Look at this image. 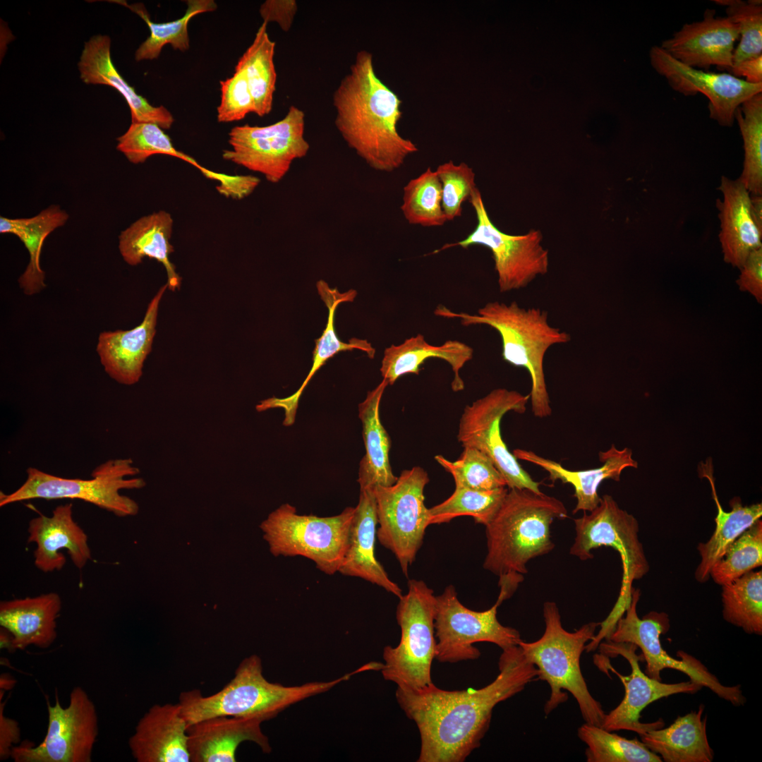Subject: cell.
<instances>
[{
	"label": "cell",
	"instance_id": "cell-23",
	"mask_svg": "<svg viewBox=\"0 0 762 762\" xmlns=\"http://www.w3.org/2000/svg\"><path fill=\"white\" fill-rule=\"evenodd\" d=\"M265 720L261 716H218L189 725L187 735L190 761H236L238 746L246 741L255 742L264 753H270L269 739L260 727Z\"/></svg>",
	"mask_w": 762,
	"mask_h": 762
},
{
	"label": "cell",
	"instance_id": "cell-14",
	"mask_svg": "<svg viewBox=\"0 0 762 762\" xmlns=\"http://www.w3.org/2000/svg\"><path fill=\"white\" fill-rule=\"evenodd\" d=\"M304 132L305 114L291 105L284 117L272 124L234 127L229 133L231 149L224 150L222 157L276 183L288 173L294 160L308 154L310 144Z\"/></svg>",
	"mask_w": 762,
	"mask_h": 762
},
{
	"label": "cell",
	"instance_id": "cell-43",
	"mask_svg": "<svg viewBox=\"0 0 762 762\" xmlns=\"http://www.w3.org/2000/svg\"><path fill=\"white\" fill-rule=\"evenodd\" d=\"M508 489L478 490L455 487L442 502L429 508L430 525L447 523L455 517L470 516L477 524L486 526L500 507Z\"/></svg>",
	"mask_w": 762,
	"mask_h": 762
},
{
	"label": "cell",
	"instance_id": "cell-47",
	"mask_svg": "<svg viewBox=\"0 0 762 762\" xmlns=\"http://www.w3.org/2000/svg\"><path fill=\"white\" fill-rule=\"evenodd\" d=\"M725 7L727 18L738 28L739 42L734 50L733 66L762 55V1L714 0Z\"/></svg>",
	"mask_w": 762,
	"mask_h": 762
},
{
	"label": "cell",
	"instance_id": "cell-38",
	"mask_svg": "<svg viewBox=\"0 0 762 762\" xmlns=\"http://www.w3.org/2000/svg\"><path fill=\"white\" fill-rule=\"evenodd\" d=\"M125 6L138 14L147 23L150 36L139 46L135 54L137 61L153 60L157 59L163 48L167 44L174 49L184 52L189 49L190 40L188 33V24L196 15L211 12L217 9V6L213 0H188L187 9L184 15L175 20L166 23L152 22L144 5L140 3L128 4L124 1H109Z\"/></svg>",
	"mask_w": 762,
	"mask_h": 762
},
{
	"label": "cell",
	"instance_id": "cell-51",
	"mask_svg": "<svg viewBox=\"0 0 762 762\" xmlns=\"http://www.w3.org/2000/svg\"><path fill=\"white\" fill-rule=\"evenodd\" d=\"M297 11L295 0H267L259 9L263 22H276L284 32L291 28Z\"/></svg>",
	"mask_w": 762,
	"mask_h": 762
},
{
	"label": "cell",
	"instance_id": "cell-16",
	"mask_svg": "<svg viewBox=\"0 0 762 762\" xmlns=\"http://www.w3.org/2000/svg\"><path fill=\"white\" fill-rule=\"evenodd\" d=\"M529 399V394L524 395L515 390L492 389L465 407L459 421L457 440L463 447H473L487 454L509 489H528L540 493L541 483L535 481L521 467L507 447L500 432L503 416L509 411L524 413Z\"/></svg>",
	"mask_w": 762,
	"mask_h": 762
},
{
	"label": "cell",
	"instance_id": "cell-25",
	"mask_svg": "<svg viewBox=\"0 0 762 762\" xmlns=\"http://www.w3.org/2000/svg\"><path fill=\"white\" fill-rule=\"evenodd\" d=\"M377 526L374 488L360 489L346 552L338 572L376 584L399 599L403 595L402 590L389 579L375 555Z\"/></svg>",
	"mask_w": 762,
	"mask_h": 762
},
{
	"label": "cell",
	"instance_id": "cell-46",
	"mask_svg": "<svg viewBox=\"0 0 762 762\" xmlns=\"http://www.w3.org/2000/svg\"><path fill=\"white\" fill-rule=\"evenodd\" d=\"M435 459L452 476L455 487L478 490L507 487L505 480L491 459L476 448L464 447L459 458L454 461L442 455H436Z\"/></svg>",
	"mask_w": 762,
	"mask_h": 762
},
{
	"label": "cell",
	"instance_id": "cell-17",
	"mask_svg": "<svg viewBox=\"0 0 762 762\" xmlns=\"http://www.w3.org/2000/svg\"><path fill=\"white\" fill-rule=\"evenodd\" d=\"M54 705L47 698V730L37 746L25 742L13 746L11 757L15 762H90L98 735V716L95 703L80 687L70 694L68 706L63 707L56 693Z\"/></svg>",
	"mask_w": 762,
	"mask_h": 762
},
{
	"label": "cell",
	"instance_id": "cell-3",
	"mask_svg": "<svg viewBox=\"0 0 762 762\" xmlns=\"http://www.w3.org/2000/svg\"><path fill=\"white\" fill-rule=\"evenodd\" d=\"M437 316L459 318L465 326L485 325L495 329L502 341L504 361L526 369L531 380L529 394L533 413L543 418L552 413L544 373V358L550 348L567 344L571 336L551 325L548 312L539 308H524L516 301H491L477 314L455 313L442 305L435 310Z\"/></svg>",
	"mask_w": 762,
	"mask_h": 762
},
{
	"label": "cell",
	"instance_id": "cell-53",
	"mask_svg": "<svg viewBox=\"0 0 762 762\" xmlns=\"http://www.w3.org/2000/svg\"><path fill=\"white\" fill-rule=\"evenodd\" d=\"M1 712L0 756L4 759L11 756V744L19 739V728L15 720L6 718Z\"/></svg>",
	"mask_w": 762,
	"mask_h": 762
},
{
	"label": "cell",
	"instance_id": "cell-34",
	"mask_svg": "<svg viewBox=\"0 0 762 762\" xmlns=\"http://www.w3.org/2000/svg\"><path fill=\"white\" fill-rule=\"evenodd\" d=\"M173 223L171 214L162 210L138 219L119 236V248L125 262L134 266L145 257L157 260L167 271V284L171 291L181 285V277L169 260L174 252L170 243Z\"/></svg>",
	"mask_w": 762,
	"mask_h": 762
},
{
	"label": "cell",
	"instance_id": "cell-32",
	"mask_svg": "<svg viewBox=\"0 0 762 762\" xmlns=\"http://www.w3.org/2000/svg\"><path fill=\"white\" fill-rule=\"evenodd\" d=\"M698 473L710 482L713 498L717 506L715 519V528L710 538L706 543H700L697 550L701 561L695 571V578L700 583H705L710 577L713 565L723 556L728 548L748 528L762 516V504L742 505L739 497L732 498L730 502L732 509L723 510L718 500L713 478L712 461L708 459L700 464Z\"/></svg>",
	"mask_w": 762,
	"mask_h": 762
},
{
	"label": "cell",
	"instance_id": "cell-10",
	"mask_svg": "<svg viewBox=\"0 0 762 762\" xmlns=\"http://www.w3.org/2000/svg\"><path fill=\"white\" fill-rule=\"evenodd\" d=\"M354 512L349 507L332 516L302 515L285 503L269 514L260 528L273 555L302 556L332 575L344 559Z\"/></svg>",
	"mask_w": 762,
	"mask_h": 762
},
{
	"label": "cell",
	"instance_id": "cell-21",
	"mask_svg": "<svg viewBox=\"0 0 762 762\" xmlns=\"http://www.w3.org/2000/svg\"><path fill=\"white\" fill-rule=\"evenodd\" d=\"M28 543L36 545L34 562L47 573L61 570L66 557L59 551L66 549L74 565L82 569L91 560L87 536L75 521L73 504L57 506L51 516L40 514L29 522Z\"/></svg>",
	"mask_w": 762,
	"mask_h": 762
},
{
	"label": "cell",
	"instance_id": "cell-44",
	"mask_svg": "<svg viewBox=\"0 0 762 762\" xmlns=\"http://www.w3.org/2000/svg\"><path fill=\"white\" fill-rule=\"evenodd\" d=\"M401 210L410 224L440 226L447 222L442 207V185L428 167L404 187Z\"/></svg>",
	"mask_w": 762,
	"mask_h": 762
},
{
	"label": "cell",
	"instance_id": "cell-50",
	"mask_svg": "<svg viewBox=\"0 0 762 762\" xmlns=\"http://www.w3.org/2000/svg\"><path fill=\"white\" fill-rule=\"evenodd\" d=\"M737 284L741 291L749 292L762 303V248L751 252L743 266Z\"/></svg>",
	"mask_w": 762,
	"mask_h": 762
},
{
	"label": "cell",
	"instance_id": "cell-4",
	"mask_svg": "<svg viewBox=\"0 0 762 762\" xmlns=\"http://www.w3.org/2000/svg\"><path fill=\"white\" fill-rule=\"evenodd\" d=\"M567 517L562 502L543 492L512 488L485 526L488 552L483 567L499 576L528 572V562L551 552L550 527Z\"/></svg>",
	"mask_w": 762,
	"mask_h": 762
},
{
	"label": "cell",
	"instance_id": "cell-40",
	"mask_svg": "<svg viewBox=\"0 0 762 762\" xmlns=\"http://www.w3.org/2000/svg\"><path fill=\"white\" fill-rule=\"evenodd\" d=\"M743 139L744 159L739 179L750 195H762V92L744 102L735 111Z\"/></svg>",
	"mask_w": 762,
	"mask_h": 762
},
{
	"label": "cell",
	"instance_id": "cell-26",
	"mask_svg": "<svg viewBox=\"0 0 762 762\" xmlns=\"http://www.w3.org/2000/svg\"><path fill=\"white\" fill-rule=\"evenodd\" d=\"M512 454L516 459L530 462L544 469L548 473L552 482L560 480L562 483L571 484L574 488V496L576 499L573 514L579 511L590 512L599 505L601 497L598 495V489L603 480L612 479L619 481L625 468L638 467L629 448L618 449L614 445L608 450L599 452L601 466L583 471L568 470L560 463L540 456L532 451L516 449Z\"/></svg>",
	"mask_w": 762,
	"mask_h": 762
},
{
	"label": "cell",
	"instance_id": "cell-9",
	"mask_svg": "<svg viewBox=\"0 0 762 762\" xmlns=\"http://www.w3.org/2000/svg\"><path fill=\"white\" fill-rule=\"evenodd\" d=\"M435 610L433 591L423 581L409 580L408 592L399 598L396 612L401 629L399 643L383 649L382 676L398 688L417 689L433 684L431 665L436 653Z\"/></svg>",
	"mask_w": 762,
	"mask_h": 762
},
{
	"label": "cell",
	"instance_id": "cell-49",
	"mask_svg": "<svg viewBox=\"0 0 762 762\" xmlns=\"http://www.w3.org/2000/svg\"><path fill=\"white\" fill-rule=\"evenodd\" d=\"M221 102L217 107V121L222 123L240 121L254 113V102L243 69L235 67L233 75L220 81Z\"/></svg>",
	"mask_w": 762,
	"mask_h": 762
},
{
	"label": "cell",
	"instance_id": "cell-30",
	"mask_svg": "<svg viewBox=\"0 0 762 762\" xmlns=\"http://www.w3.org/2000/svg\"><path fill=\"white\" fill-rule=\"evenodd\" d=\"M318 293L325 303L328 308V320L322 336L315 340V347L313 351L312 367L303 382L301 387L293 394L284 397H271L261 401L255 406L259 412L271 409L281 408L284 411L283 424L289 426L294 424L300 397L314 374L322 367L327 360L334 355L343 351H351L357 349L368 353L370 358H373L375 349L370 344L364 339L352 338L349 343L339 340L334 329V314L338 305L342 302L353 301L356 291L350 290L346 293H339L336 289H331L328 284L320 280L317 283Z\"/></svg>",
	"mask_w": 762,
	"mask_h": 762
},
{
	"label": "cell",
	"instance_id": "cell-39",
	"mask_svg": "<svg viewBox=\"0 0 762 762\" xmlns=\"http://www.w3.org/2000/svg\"><path fill=\"white\" fill-rule=\"evenodd\" d=\"M722 615L749 634H762V572L750 571L722 586Z\"/></svg>",
	"mask_w": 762,
	"mask_h": 762
},
{
	"label": "cell",
	"instance_id": "cell-20",
	"mask_svg": "<svg viewBox=\"0 0 762 762\" xmlns=\"http://www.w3.org/2000/svg\"><path fill=\"white\" fill-rule=\"evenodd\" d=\"M739 39L737 26L727 17H716L707 8L701 20L686 23L660 46L679 62L706 71L715 66L729 71L734 45Z\"/></svg>",
	"mask_w": 762,
	"mask_h": 762
},
{
	"label": "cell",
	"instance_id": "cell-1",
	"mask_svg": "<svg viewBox=\"0 0 762 762\" xmlns=\"http://www.w3.org/2000/svg\"><path fill=\"white\" fill-rule=\"evenodd\" d=\"M499 674L479 689L448 691L433 683L397 689V701L420 733L418 762H463L480 746L495 706L537 680L539 672L517 645L502 650Z\"/></svg>",
	"mask_w": 762,
	"mask_h": 762
},
{
	"label": "cell",
	"instance_id": "cell-29",
	"mask_svg": "<svg viewBox=\"0 0 762 762\" xmlns=\"http://www.w3.org/2000/svg\"><path fill=\"white\" fill-rule=\"evenodd\" d=\"M61 600L56 593L0 603V626L12 636L13 650L47 648L56 636Z\"/></svg>",
	"mask_w": 762,
	"mask_h": 762
},
{
	"label": "cell",
	"instance_id": "cell-42",
	"mask_svg": "<svg viewBox=\"0 0 762 762\" xmlns=\"http://www.w3.org/2000/svg\"><path fill=\"white\" fill-rule=\"evenodd\" d=\"M578 737L587 749L588 762H662L661 758L637 739H628L600 726L584 723Z\"/></svg>",
	"mask_w": 762,
	"mask_h": 762
},
{
	"label": "cell",
	"instance_id": "cell-36",
	"mask_svg": "<svg viewBox=\"0 0 762 762\" xmlns=\"http://www.w3.org/2000/svg\"><path fill=\"white\" fill-rule=\"evenodd\" d=\"M68 217L59 205H51L30 218L0 217V233L18 236L30 255L29 263L18 279L25 294L38 293L46 286L44 272L40 264L43 243L52 231L66 224Z\"/></svg>",
	"mask_w": 762,
	"mask_h": 762
},
{
	"label": "cell",
	"instance_id": "cell-28",
	"mask_svg": "<svg viewBox=\"0 0 762 762\" xmlns=\"http://www.w3.org/2000/svg\"><path fill=\"white\" fill-rule=\"evenodd\" d=\"M78 66L85 83L111 86L124 97L130 107L132 123H154L162 129L171 127L174 119L171 112L164 106H152L119 74L111 60L109 36L91 37L85 43Z\"/></svg>",
	"mask_w": 762,
	"mask_h": 762
},
{
	"label": "cell",
	"instance_id": "cell-2",
	"mask_svg": "<svg viewBox=\"0 0 762 762\" xmlns=\"http://www.w3.org/2000/svg\"><path fill=\"white\" fill-rule=\"evenodd\" d=\"M334 123L348 146L372 169L392 172L418 149L400 135L401 100L376 75L373 54L359 51L332 95Z\"/></svg>",
	"mask_w": 762,
	"mask_h": 762
},
{
	"label": "cell",
	"instance_id": "cell-37",
	"mask_svg": "<svg viewBox=\"0 0 762 762\" xmlns=\"http://www.w3.org/2000/svg\"><path fill=\"white\" fill-rule=\"evenodd\" d=\"M267 25L262 22L253 42L236 66L245 73L254 102V113L260 117L272 111L277 83L275 42L268 35Z\"/></svg>",
	"mask_w": 762,
	"mask_h": 762
},
{
	"label": "cell",
	"instance_id": "cell-7",
	"mask_svg": "<svg viewBox=\"0 0 762 762\" xmlns=\"http://www.w3.org/2000/svg\"><path fill=\"white\" fill-rule=\"evenodd\" d=\"M576 536L570 554L585 561L593 557L591 550L611 547L620 555L622 579L617 600L607 617L600 623L598 639H607L630 603L632 583L645 576L649 564L639 538L636 519L621 509L613 497L604 495L599 505L583 516L574 519Z\"/></svg>",
	"mask_w": 762,
	"mask_h": 762
},
{
	"label": "cell",
	"instance_id": "cell-31",
	"mask_svg": "<svg viewBox=\"0 0 762 762\" xmlns=\"http://www.w3.org/2000/svg\"><path fill=\"white\" fill-rule=\"evenodd\" d=\"M473 349L458 340H447L435 346L429 344L421 334L405 339L399 345L385 349L380 368L381 375L389 385H393L406 374L418 375L421 366L429 358H439L447 362L454 373L451 386L454 392L464 389V382L460 370L472 359Z\"/></svg>",
	"mask_w": 762,
	"mask_h": 762
},
{
	"label": "cell",
	"instance_id": "cell-11",
	"mask_svg": "<svg viewBox=\"0 0 762 762\" xmlns=\"http://www.w3.org/2000/svg\"><path fill=\"white\" fill-rule=\"evenodd\" d=\"M500 592L495 604L485 611L466 607L458 599L452 585L435 596L434 628L436 640L435 659L440 663H454L478 659L480 651L473 646L477 642H490L502 650L517 646L521 640L519 632L503 626L497 619V607L514 593L507 582H500Z\"/></svg>",
	"mask_w": 762,
	"mask_h": 762
},
{
	"label": "cell",
	"instance_id": "cell-52",
	"mask_svg": "<svg viewBox=\"0 0 762 762\" xmlns=\"http://www.w3.org/2000/svg\"><path fill=\"white\" fill-rule=\"evenodd\" d=\"M730 74L752 84L762 83V55L748 59L733 66L728 71Z\"/></svg>",
	"mask_w": 762,
	"mask_h": 762
},
{
	"label": "cell",
	"instance_id": "cell-18",
	"mask_svg": "<svg viewBox=\"0 0 762 762\" xmlns=\"http://www.w3.org/2000/svg\"><path fill=\"white\" fill-rule=\"evenodd\" d=\"M651 65L675 91L684 95H704L708 99L709 117L722 126L731 127L736 109L746 100L762 92V83L752 84L727 73H713L687 66L660 46L649 51Z\"/></svg>",
	"mask_w": 762,
	"mask_h": 762
},
{
	"label": "cell",
	"instance_id": "cell-15",
	"mask_svg": "<svg viewBox=\"0 0 762 762\" xmlns=\"http://www.w3.org/2000/svg\"><path fill=\"white\" fill-rule=\"evenodd\" d=\"M468 201L477 218L474 230L463 240L446 244L438 251L453 246L467 248L473 245L490 249L500 293L524 289L548 272L549 253L542 245L540 231L531 229L522 235L506 234L492 222L478 188Z\"/></svg>",
	"mask_w": 762,
	"mask_h": 762
},
{
	"label": "cell",
	"instance_id": "cell-5",
	"mask_svg": "<svg viewBox=\"0 0 762 762\" xmlns=\"http://www.w3.org/2000/svg\"><path fill=\"white\" fill-rule=\"evenodd\" d=\"M361 672L358 668L332 681L286 687L267 681L262 675L261 659L253 655L240 663L234 678L217 693L204 696L198 689L183 691L179 703L188 727L218 716H261L268 720L290 706L326 692Z\"/></svg>",
	"mask_w": 762,
	"mask_h": 762
},
{
	"label": "cell",
	"instance_id": "cell-8",
	"mask_svg": "<svg viewBox=\"0 0 762 762\" xmlns=\"http://www.w3.org/2000/svg\"><path fill=\"white\" fill-rule=\"evenodd\" d=\"M25 483L16 491L0 493V506L32 499H78L113 513L118 516L135 515L138 504L120 494L123 489H138L145 485L143 478L132 476L140 473L130 458L108 460L92 472V478H66L38 468L27 469Z\"/></svg>",
	"mask_w": 762,
	"mask_h": 762
},
{
	"label": "cell",
	"instance_id": "cell-22",
	"mask_svg": "<svg viewBox=\"0 0 762 762\" xmlns=\"http://www.w3.org/2000/svg\"><path fill=\"white\" fill-rule=\"evenodd\" d=\"M167 289V284L159 289L139 325L130 330L103 332L99 336L97 351L101 363L109 376L120 384H135L142 375L156 333L159 302Z\"/></svg>",
	"mask_w": 762,
	"mask_h": 762
},
{
	"label": "cell",
	"instance_id": "cell-54",
	"mask_svg": "<svg viewBox=\"0 0 762 762\" xmlns=\"http://www.w3.org/2000/svg\"><path fill=\"white\" fill-rule=\"evenodd\" d=\"M750 212L755 224L762 231V195H750Z\"/></svg>",
	"mask_w": 762,
	"mask_h": 762
},
{
	"label": "cell",
	"instance_id": "cell-24",
	"mask_svg": "<svg viewBox=\"0 0 762 762\" xmlns=\"http://www.w3.org/2000/svg\"><path fill=\"white\" fill-rule=\"evenodd\" d=\"M188 725L181 707L152 706L139 720L128 745L138 762H188Z\"/></svg>",
	"mask_w": 762,
	"mask_h": 762
},
{
	"label": "cell",
	"instance_id": "cell-33",
	"mask_svg": "<svg viewBox=\"0 0 762 762\" xmlns=\"http://www.w3.org/2000/svg\"><path fill=\"white\" fill-rule=\"evenodd\" d=\"M704 706L678 716L668 727L652 729L639 735L641 741L665 762H711Z\"/></svg>",
	"mask_w": 762,
	"mask_h": 762
},
{
	"label": "cell",
	"instance_id": "cell-6",
	"mask_svg": "<svg viewBox=\"0 0 762 762\" xmlns=\"http://www.w3.org/2000/svg\"><path fill=\"white\" fill-rule=\"evenodd\" d=\"M545 629L543 636L533 642L521 640L518 646L526 659L538 669V679L548 682L551 693L544 710L548 715L567 700L565 689L576 699L586 722L601 726L605 713L600 702L591 694L580 667V658L586 643L595 636L599 622H589L574 632L565 630L557 604H543Z\"/></svg>",
	"mask_w": 762,
	"mask_h": 762
},
{
	"label": "cell",
	"instance_id": "cell-35",
	"mask_svg": "<svg viewBox=\"0 0 762 762\" xmlns=\"http://www.w3.org/2000/svg\"><path fill=\"white\" fill-rule=\"evenodd\" d=\"M388 382L380 383L369 391L358 406V416L363 426L365 454L359 465L358 483L360 489L390 486L397 480L389 461L390 437L380 417V404Z\"/></svg>",
	"mask_w": 762,
	"mask_h": 762
},
{
	"label": "cell",
	"instance_id": "cell-48",
	"mask_svg": "<svg viewBox=\"0 0 762 762\" xmlns=\"http://www.w3.org/2000/svg\"><path fill=\"white\" fill-rule=\"evenodd\" d=\"M435 172L442 185L443 212L447 221L453 220L461 215L462 204L477 188L475 173L466 163L452 161L439 165Z\"/></svg>",
	"mask_w": 762,
	"mask_h": 762
},
{
	"label": "cell",
	"instance_id": "cell-27",
	"mask_svg": "<svg viewBox=\"0 0 762 762\" xmlns=\"http://www.w3.org/2000/svg\"><path fill=\"white\" fill-rule=\"evenodd\" d=\"M719 190L722 199L716 200V207L723 259L740 269L751 252L762 248V231L752 219L750 193L739 178L732 180L722 176Z\"/></svg>",
	"mask_w": 762,
	"mask_h": 762
},
{
	"label": "cell",
	"instance_id": "cell-19",
	"mask_svg": "<svg viewBox=\"0 0 762 762\" xmlns=\"http://www.w3.org/2000/svg\"><path fill=\"white\" fill-rule=\"evenodd\" d=\"M603 653L610 655H621L631 666V674L623 676L612 666L608 668L616 674L624 687V696L620 703L605 714L601 727L612 732L621 730L631 731L641 735L648 730L663 727L662 719L652 722L640 720L642 710L649 704L660 698L677 694H694L702 687L691 680L678 683H664L648 677L639 666L641 656L636 653L637 647L631 643H616L610 641L600 645Z\"/></svg>",
	"mask_w": 762,
	"mask_h": 762
},
{
	"label": "cell",
	"instance_id": "cell-12",
	"mask_svg": "<svg viewBox=\"0 0 762 762\" xmlns=\"http://www.w3.org/2000/svg\"><path fill=\"white\" fill-rule=\"evenodd\" d=\"M429 480L423 468L414 466L404 470L393 485L374 488L379 526L376 538L394 554L406 577L430 525L424 496Z\"/></svg>",
	"mask_w": 762,
	"mask_h": 762
},
{
	"label": "cell",
	"instance_id": "cell-13",
	"mask_svg": "<svg viewBox=\"0 0 762 762\" xmlns=\"http://www.w3.org/2000/svg\"><path fill=\"white\" fill-rule=\"evenodd\" d=\"M640 596V590L632 588L631 601L625 610V615L617 620L607 640L616 643H631L639 648L646 663L644 672L653 679L661 681L662 670H676L687 675L689 680L709 689L718 697L732 705H744L746 698L739 685H723L699 660L684 651L677 652L680 660L670 656L663 649L660 636L670 629L669 616L663 612L652 611L639 618L636 607Z\"/></svg>",
	"mask_w": 762,
	"mask_h": 762
},
{
	"label": "cell",
	"instance_id": "cell-41",
	"mask_svg": "<svg viewBox=\"0 0 762 762\" xmlns=\"http://www.w3.org/2000/svg\"><path fill=\"white\" fill-rule=\"evenodd\" d=\"M116 140L117 150L123 153L133 164L143 163L155 155H165L193 165L208 179L215 180L217 176V172L202 167L191 157L176 150L169 136L156 123H131L126 133Z\"/></svg>",
	"mask_w": 762,
	"mask_h": 762
},
{
	"label": "cell",
	"instance_id": "cell-45",
	"mask_svg": "<svg viewBox=\"0 0 762 762\" xmlns=\"http://www.w3.org/2000/svg\"><path fill=\"white\" fill-rule=\"evenodd\" d=\"M762 565V521L744 531L713 565L710 577L718 585L728 583Z\"/></svg>",
	"mask_w": 762,
	"mask_h": 762
}]
</instances>
